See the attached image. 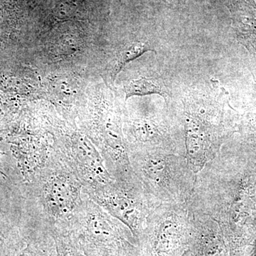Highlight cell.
Returning a JSON list of instances; mask_svg holds the SVG:
<instances>
[{
  "instance_id": "obj_12",
  "label": "cell",
  "mask_w": 256,
  "mask_h": 256,
  "mask_svg": "<svg viewBox=\"0 0 256 256\" xmlns=\"http://www.w3.org/2000/svg\"><path fill=\"white\" fill-rule=\"evenodd\" d=\"M126 100L132 96H144L158 94L164 97L165 100L168 98V92L164 88L154 79L141 77L128 82L124 86Z\"/></svg>"
},
{
  "instance_id": "obj_5",
  "label": "cell",
  "mask_w": 256,
  "mask_h": 256,
  "mask_svg": "<svg viewBox=\"0 0 256 256\" xmlns=\"http://www.w3.org/2000/svg\"><path fill=\"white\" fill-rule=\"evenodd\" d=\"M66 234L85 256H142L127 226L85 193Z\"/></svg>"
},
{
  "instance_id": "obj_4",
  "label": "cell",
  "mask_w": 256,
  "mask_h": 256,
  "mask_svg": "<svg viewBox=\"0 0 256 256\" xmlns=\"http://www.w3.org/2000/svg\"><path fill=\"white\" fill-rule=\"evenodd\" d=\"M133 172L143 188L162 203H188L196 173L186 156L158 148L128 151Z\"/></svg>"
},
{
  "instance_id": "obj_13",
  "label": "cell",
  "mask_w": 256,
  "mask_h": 256,
  "mask_svg": "<svg viewBox=\"0 0 256 256\" xmlns=\"http://www.w3.org/2000/svg\"><path fill=\"white\" fill-rule=\"evenodd\" d=\"M239 129L242 134L240 146L249 158L256 163V110L248 114Z\"/></svg>"
},
{
  "instance_id": "obj_2",
  "label": "cell",
  "mask_w": 256,
  "mask_h": 256,
  "mask_svg": "<svg viewBox=\"0 0 256 256\" xmlns=\"http://www.w3.org/2000/svg\"><path fill=\"white\" fill-rule=\"evenodd\" d=\"M214 90L190 94L173 117L182 132L188 164L198 173L220 153L236 132L238 114L229 104L228 92L214 82Z\"/></svg>"
},
{
  "instance_id": "obj_3",
  "label": "cell",
  "mask_w": 256,
  "mask_h": 256,
  "mask_svg": "<svg viewBox=\"0 0 256 256\" xmlns=\"http://www.w3.org/2000/svg\"><path fill=\"white\" fill-rule=\"evenodd\" d=\"M84 196L82 183L54 148L45 164L26 180V228L66 233Z\"/></svg>"
},
{
  "instance_id": "obj_6",
  "label": "cell",
  "mask_w": 256,
  "mask_h": 256,
  "mask_svg": "<svg viewBox=\"0 0 256 256\" xmlns=\"http://www.w3.org/2000/svg\"><path fill=\"white\" fill-rule=\"evenodd\" d=\"M188 203H162L152 212L138 238L142 256H178L190 244Z\"/></svg>"
},
{
  "instance_id": "obj_7",
  "label": "cell",
  "mask_w": 256,
  "mask_h": 256,
  "mask_svg": "<svg viewBox=\"0 0 256 256\" xmlns=\"http://www.w3.org/2000/svg\"><path fill=\"white\" fill-rule=\"evenodd\" d=\"M85 194L127 226L137 240L148 216L161 204L143 188L137 176L129 182L112 180Z\"/></svg>"
},
{
  "instance_id": "obj_10",
  "label": "cell",
  "mask_w": 256,
  "mask_h": 256,
  "mask_svg": "<svg viewBox=\"0 0 256 256\" xmlns=\"http://www.w3.org/2000/svg\"><path fill=\"white\" fill-rule=\"evenodd\" d=\"M24 242L25 246L16 256H56L54 240L45 229L26 228Z\"/></svg>"
},
{
  "instance_id": "obj_11",
  "label": "cell",
  "mask_w": 256,
  "mask_h": 256,
  "mask_svg": "<svg viewBox=\"0 0 256 256\" xmlns=\"http://www.w3.org/2000/svg\"><path fill=\"white\" fill-rule=\"evenodd\" d=\"M148 52H156L148 42L137 41L126 45L118 54L116 63L111 72V78L114 82L116 77L126 65L139 58Z\"/></svg>"
},
{
  "instance_id": "obj_8",
  "label": "cell",
  "mask_w": 256,
  "mask_h": 256,
  "mask_svg": "<svg viewBox=\"0 0 256 256\" xmlns=\"http://www.w3.org/2000/svg\"><path fill=\"white\" fill-rule=\"evenodd\" d=\"M188 210L192 224L190 244L195 256H228L218 224L208 216L190 207Z\"/></svg>"
},
{
  "instance_id": "obj_14",
  "label": "cell",
  "mask_w": 256,
  "mask_h": 256,
  "mask_svg": "<svg viewBox=\"0 0 256 256\" xmlns=\"http://www.w3.org/2000/svg\"><path fill=\"white\" fill-rule=\"evenodd\" d=\"M56 256H85L79 250L70 236L66 233H52Z\"/></svg>"
},
{
  "instance_id": "obj_9",
  "label": "cell",
  "mask_w": 256,
  "mask_h": 256,
  "mask_svg": "<svg viewBox=\"0 0 256 256\" xmlns=\"http://www.w3.org/2000/svg\"><path fill=\"white\" fill-rule=\"evenodd\" d=\"M237 38L250 52H256V6L252 0H233L229 5Z\"/></svg>"
},
{
  "instance_id": "obj_1",
  "label": "cell",
  "mask_w": 256,
  "mask_h": 256,
  "mask_svg": "<svg viewBox=\"0 0 256 256\" xmlns=\"http://www.w3.org/2000/svg\"><path fill=\"white\" fill-rule=\"evenodd\" d=\"M238 148L224 144L197 173L188 203L218 224L232 256H242L256 239V163Z\"/></svg>"
}]
</instances>
